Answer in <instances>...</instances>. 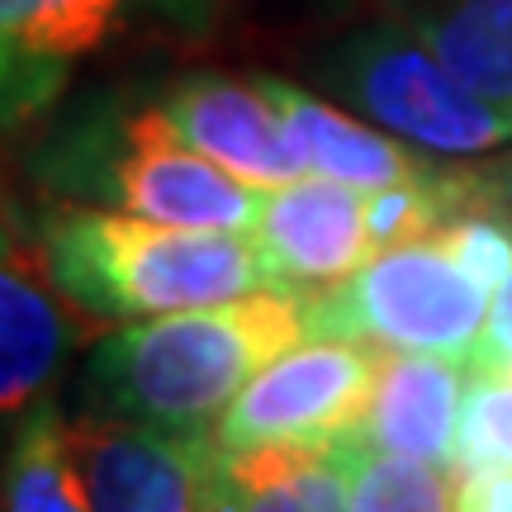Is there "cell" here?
<instances>
[{
  "instance_id": "9c48e42d",
  "label": "cell",
  "mask_w": 512,
  "mask_h": 512,
  "mask_svg": "<svg viewBox=\"0 0 512 512\" xmlns=\"http://www.w3.org/2000/svg\"><path fill=\"white\" fill-rule=\"evenodd\" d=\"M157 110L185 147H195L200 157L219 162L242 181L280 190L290 181H304L309 171L290 124L280 119L271 95L261 91V81L219 72L185 76L166 91Z\"/></svg>"
},
{
  "instance_id": "5b68a950",
  "label": "cell",
  "mask_w": 512,
  "mask_h": 512,
  "mask_svg": "<svg viewBox=\"0 0 512 512\" xmlns=\"http://www.w3.org/2000/svg\"><path fill=\"white\" fill-rule=\"evenodd\" d=\"M384 347L375 342H304L256 375L214 427L223 451L271 441H342L366 418Z\"/></svg>"
},
{
  "instance_id": "4fadbf2b",
  "label": "cell",
  "mask_w": 512,
  "mask_h": 512,
  "mask_svg": "<svg viewBox=\"0 0 512 512\" xmlns=\"http://www.w3.org/2000/svg\"><path fill=\"white\" fill-rule=\"evenodd\" d=\"M256 81H261V91L271 95L280 119L290 124L304 162L318 176H328V181L356 185V190H389V185L418 181L422 171L432 166L413 147L384 138L370 124L342 114L328 100H313L309 91H299V86L280 81V76H256Z\"/></svg>"
},
{
  "instance_id": "ac0fdd59",
  "label": "cell",
  "mask_w": 512,
  "mask_h": 512,
  "mask_svg": "<svg viewBox=\"0 0 512 512\" xmlns=\"http://www.w3.org/2000/svg\"><path fill=\"white\" fill-rule=\"evenodd\" d=\"M437 242L456 256L465 275H475L484 290L494 294L512 280V223L494 219V214H475V219H460L451 228H441Z\"/></svg>"
},
{
  "instance_id": "6da1fadb",
  "label": "cell",
  "mask_w": 512,
  "mask_h": 512,
  "mask_svg": "<svg viewBox=\"0 0 512 512\" xmlns=\"http://www.w3.org/2000/svg\"><path fill=\"white\" fill-rule=\"evenodd\" d=\"M304 342L309 309L299 294L261 290L214 309L162 313L95 347L86 370L91 413L162 432H209L261 370Z\"/></svg>"
},
{
  "instance_id": "ba28073f",
  "label": "cell",
  "mask_w": 512,
  "mask_h": 512,
  "mask_svg": "<svg viewBox=\"0 0 512 512\" xmlns=\"http://www.w3.org/2000/svg\"><path fill=\"white\" fill-rule=\"evenodd\" d=\"M256 247L266 261V290L299 299L328 294L375 256L370 200H361L356 185L328 176L280 185L266 200Z\"/></svg>"
},
{
  "instance_id": "9a60e30c",
  "label": "cell",
  "mask_w": 512,
  "mask_h": 512,
  "mask_svg": "<svg viewBox=\"0 0 512 512\" xmlns=\"http://www.w3.org/2000/svg\"><path fill=\"white\" fill-rule=\"evenodd\" d=\"M5 512H91L72 456V427L48 399L19 413L5 465Z\"/></svg>"
},
{
  "instance_id": "ffe728a7",
  "label": "cell",
  "mask_w": 512,
  "mask_h": 512,
  "mask_svg": "<svg viewBox=\"0 0 512 512\" xmlns=\"http://www.w3.org/2000/svg\"><path fill=\"white\" fill-rule=\"evenodd\" d=\"M475 375H512V342H508L503 351H498V356L489 361V366H479Z\"/></svg>"
},
{
  "instance_id": "7c38bea8",
  "label": "cell",
  "mask_w": 512,
  "mask_h": 512,
  "mask_svg": "<svg viewBox=\"0 0 512 512\" xmlns=\"http://www.w3.org/2000/svg\"><path fill=\"white\" fill-rule=\"evenodd\" d=\"M460 403H465L460 361H437L427 351H413V356L384 351L380 380H375L366 418L356 427V441L370 451L456 470Z\"/></svg>"
},
{
  "instance_id": "277c9868",
  "label": "cell",
  "mask_w": 512,
  "mask_h": 512,
  "mask_svg": "<svg viewBox=\"0 0 512 512\" xmlns=\"http://www.w3.org/2000/svg\"><path fill=\"white\" fill-rule=\"evenodd\" d=\"M318 76L351 110L418 147L446 157H489L498 147H512L508 105L484 100L456 81L394 19H375L332 43L318 62Z\"/></svg>"
},
{
  "instance_id": "5bb4252c",
  "label": "cell",
  "mask_w": 512,
  "mask_h": 512,
  "mask_svg": "<svg viewBox=\"0 0 512 512\" xmlns=\"http://www.w3.org/2000/svg\"><path fill=\"white\" fill-rule=\"evenodd\" d=\"M446 72L512 110V0H384Z\"/></svg>"
},
{
  "instance_id": "52a82bcc",
  "label": "cell",
  "mask_w": 512,
  "mask_h": 512,
  "mask_svg": "<svg viewBox=\"0 0 512 512\" xmlns=\"http://www.w3.org/2000/svg\"><path fill=\"white\" fill-rule=\"evenodd\" d=\"M72 456L91 512H204L214 465L209 432H162L86 413L72 427Z\"/></svg>"
},
{
  "instance_id": "30bf717a",
  "label": "cell",
  "mask_w": 512,
  "mask_h": 512,
  "mask_svg": "<svg viewBox=\"0 0 512 512\" xmlns=\"http://www.w3.org/2000/svg\"><path fill=\"white\" fill-rule=\"evenodd\" d=\"M57 294L62 290L48 266L43 233L10 214L5 219V271H0V403L10 418L43 403V389L72 342Z\"/></svg>"
},
{
  "instance_id": "2e32d148",
  "label": "cell",
  "mask_w": 512,
  "mask_h": 512,
  "mask_svg": "<svg viewBox=\"0 0 512 512\" xmlns=\"http://www.w3.org/2000/svg\"><path fill=\"white\" fill-rule=\"evenodd\" d=\"M351 446V512H456L460 479L427 460L370 451L356 437Z\"/></svg>"
},
{
  "instance_id": "3957f363",
  "label": "cell",
  "mask_w": 512,
  "mask_h": 512,
  "mask_svg": "<svg viewBox=\"0 0 512 512\" xmlns=\"http://www.w3.org/2000/svg\"><path fill=\"white\" fill-rule=\"evenodd\" d=\"M309 342H375L470 366L494 304L437 238L370 256L347 285L304 299Z\"/></svg>"
},
{
  "instance_id": "d6986e66",
  "label": "cell",
  "mask_w": 512,
  "mask_h": 512,
  "mask_svg": "<svg viewBox=\"0 0 512 512\" xmlns=\"http://www.w3.org/2000/svg\"><path fill=\"white\" fill-rule=\"evenodd\" d=\"M456 512H512V470L460 479Z\"/></svg>"
},
{
  "instance_id": "e0dca14e",
  "label": "cell",
  "mask_w": 512,
  "mask_h": 512,
  "mask_svg": "<svg viewBox=\"0 0 512 512\" xmlns=\"http://www.w3.org/2000/svg\"><path fill=\"white\" fill-rule=\"evenodd\" d=\"M512 470V375H475L460 403L456 479Z\"/></svg>"
},
{
  "instance_id": "8fae6325",
  "label": "cell",
  "mask_w": 512,
  "mask_h": 512,
  "mask_svg": "<svg viewBox=\"0 0 512 512\" xmlns=\"http://www.w3.org/2000/svg\"><path fill=\"white\" fill-rule=\"evenodd\" d=\"M204 512H351V446L271 441L223 451L214 441Z\"/></svg>"
},
{
  "instance_id": "8992f818",
  "label": "cell",
  "mask_w": 512,
  "mask_h": 512,
  "mask_svg": "<svg viewBox=\"0 0 512 512\" xmlns=\"http://www.w3.org/2000/svg\"><path fill=\"white\" fill-rule=\"evenodd\" d=\"M110 195L138 219L200 233H256L271 200L266 185L242 181L185 147L157 105L128 119L124 152L110 162Z\"/></svg>"
},
{
  "instance_id": "7a4b0ae2",
  "label": "cell",
  "mask_w": 512,
  "mask_h": 512,
  "mask_svg": "<svg viewBox=\"0 0 512 512\" xmlns=\"http://www.w3.org/2000/svg\"><path fill=\"white\" fill-rule=\"evenodd\" d=\"M38 233L62 299L105 323L214 309L266 290L252 233H200L105 209H48Z\"/></svg>"
}]
</instances>
